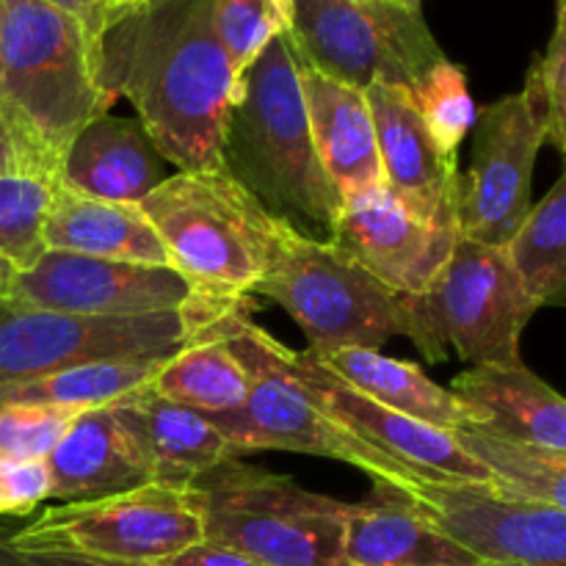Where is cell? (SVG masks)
Returning <instances> with one entry per match:
<instances>
[{
  "instance_id": "cell-3",
  "label": "cell",
  "mask_w": 566,
  "mask_h": 566,
  "mask_svg": "<svg viewBox=\"0 0 566 566\" xmlns=\"http://www.w3.org/2000/svg\"><path fill=\"white\" fill-rule=\"evenodd\" d=\"M221 164L271 216L315 241H335L340 193L315 153L287 33L271 39L238 81Z\"/></svg>"
},
{
  "instance_id": "cell-38",
  "label": "cell",
  "mask_w": 566,
  "mask_h": 566,
  "mask_svg": "<svg viewBox=\"0 0 566 566\" xmlns=\"http://www.w3.org/2000/svg\"><path fill=\"white\" fill-rule=\"evenodd\" d=\"M160 566H269L258 558L247 556V553L230 551V547L213 545V542H199V545L188 547V551L177 553L175 558L164 562Z\"/></svg>"
},
{
  "instance_id": "cell-21",
  "label": "cell",
  "mask_w": 566,
  "mask_h": 566,
  "mask_svg": "<svg viewBox=\"0 0 566 566\" xmlns=\"http://www.w3.org/2000/svg\"><path fill=\"white\" fill-rule=\"evenodd\" d=\"M111 407L147 457L155 484L186 490L208 470L235 462L208 415L158 396L149 385Z\"/></svg>"
},
{
  "instance_id": "cell-26",
  "label": "cell",
  "mask_w": 566,
  "mask_h": 566,
  "mask_svg": "<svg viewBox=\"0 0 566 566\" xmlns=\"http://www.w3.org/2000/svg\"><path fill=\"white\" fill-rule=\"evenodd\" d=\"M169 357L99 359V363L70 365V368L53 370L39 379L0 387V407L25 403V407L75 409V412L111 407V403L144 390Z\"/></svg>"
},
{
  "instance_id": "cell-39",
  "label": "cell",
  "mask_w": 566,
  "mask_h": 566,
  "mask_svg": "<svg viewBox=\"0 0 566 566\" xmlns=\"http://www.w3.org/2000/svg\"><path fill=\"white\" fill-rule=\"evenodd\" d=\"M3 175H28V177H39V180L53 182L42 169H39L36 160H33L31 155L17 144V138L11 136L3 116H0V177Z\"/></svg>"
},
{
  "instance_id": "cell-37",
  "label": "cell",
  "mask_w": 566,
  "mask_h": 566,
  "mask_svg": "<svg viewBox=\"0 0 566 566\" xmlns=\"http://www.w3.org/2000/svg\"><path fill=\"white\" fill-rule=\"evenodd\" d=\"M0 566H142V564H119L99 562V558L70 556V553H44V551H20L6 542L0 528Z\"/></svg>"
},
{
  "instance_id": "cell-45",
  "label": "cell",
  "mask_w": 566,
  "mask_h": 566,
  "mask_svg": "<svg viewBox=\"0 0 566 566\" xmlns=\"http://www.w3.org/2000/svg\"><path fill=\"white\" fill-rule=\"evenodd\" d=\"M556 9H564V0H556Z\"/></svg>"
},
{
  "instance_id": "cell-14",
  "label": "cell",
  "mask_w": 566,
  "mask_h": 566,
  "mask_svg": "<svg viewBox=\"0 0 566 566\" xmlns=\"http://www.w3.org/2000/svg\"><path fill=\"white\" fill-rule=\"evenodd\" d=\"M193 296V287L175 269L48 249L31 269L14 271L3 302L53 313L125 318L177 313Z\"/></svg>"
},
{
  "instance_id": "cell-27",
  "label": "cell",
  "mask_w": 566,
  "mask_h": 566,
  "mask_svg": "<svg viewBox=\"0 0 566 566\" xmlns=\"http://www.w3.org/2000/svg\"><path fill=\"white\" fill-rule=\"evenodd\" d=\"M149 387L158 396L205 415L232 412L243 407L249 392L241 363L219 337L199 326L188 332V340L166 359Z\"/></svg>"
},
{
  "instance_id": "cell-40",
  "label": "cell",
  "mask_w": 566,
  "mask_h": 566,
  "mask_svg": "<svg viewBox=\"0 0 566 566\" xmlns=\"http://www.w3.org/2000/svg\"><path fill=\"white\" fill-rule=\"evenodd\" d=\"M11 276H14V269H11L9 263H3V260H0V302H3L6 293H9Z\"/></svg>"
},
{
  "instance_id": "cell-10",
  "label": "cell",
  "mask_w": 566,
  "mask_h": 566,
  "mask_svg": "<svg viewBox=\"0 0 566 566\" xmlns=\"http://www.w3.org/2000/svg\"><path fill=\"white\" fill-rule=\"evenodd\" d=\"M3 534L20 551L142 566H160L205 539L202 520L186 490L166 484L48 506L36 520Z\"/></svg>"
},
{
  "instance_id": "cell-6",
  "label": "cell",
  "mask_w": 566,
  "mask_h": 566,
  "mask_svg": "<svg viewBox=\"0 0 566 566\" xmlns=\"http://www.w3.org/2000/svg\"><path fill=\"white\" fill-rule=\"evenodd\" d=\"M205 542L269 566H346L348 503L298 486L291 475L224 462L186 486Z\"/></svg>"
},
{
  "instance_id": "cell-5",
  "label": "cell",
  "mask_w": 566,
  "mask_h": 566,
  "mask_svg": "<svg viewBox=\"0 0 566 566\" xmlns=\"http://www.w3.org/2000/svg\"><path fill=\"white\" fill-rule=\"evenodd\" d=\"M171 269L197 296H252L269 271L280 221L227 171H177L138 202Z\"/></svg>"
},
{
  "instance_id": "cell-25",
  "label": "cell",
  "mask_w": 566,
  "mask_h": 566,
  "mask_svg": "<svg viewBox=\"0 0 566 566\" xmlns=\"http://www.w3.org/2000/svg\"><path fill=\"white\" fill-rule=\"evenodd\" d=\"M310 357L321 368L346 381L348 387L392 412L423 420V423L446 431L481 423L473 407L459 401L446 387L434 385L415 363L385 357L381 352H370V348H343V352L310 354Z\"/></svg>"
},
{
  "instance_id": "cell-17",
  "label": "cell",
  "mask_w": 566,
  "mask_h": 566,
  "mask_svg": "<svg viewBox=\"0 0 566 566\" xmlns=\"http://www.w3.org/2000/svg\"><path fill=\"white\" fill-rule=\"evenodd\" d=\"M365 97L387 191L426 224L459 232V155L440 153L409 88L374 83L365 88Z\"/></svg>"
},
{
  "instance_id": "cell-1",
  "label": "cell",
  "mask_w": 566,
  "mask_h": 566,
  "mask_svg": "<svg viewBox=\"0 0 566 566\" xmlns=\"http://www.w3.org/2000/svg\"><path fill=\"white\" fill-rule=\"evenodd\" d=\"M94 77L119 97L166 164L224 171L221 147L238 77L216 36L213 0H136L116 9L94 44Z\"/></svg>"
},
{
  "instance_id": "cell-42",
  "label": "cell",
  "mask_w": 566,
  "mask_h": 566,
  "mask_svg": "<svg viewBox=\"0 0 566 566\" xmlns=\"http://www.w3.org/2000/svg\"><path fill=\"white\" fill-rule=\"evenodd\" d=\"M111 3H114L116 9H122V6H130V3H136V0H111Z\"/></svg>"
},
{
  "instance_id": "cell-9",
  "label": "cell",
  "mask_w": 566,
  "mask_h": 566,
  "mask_svg": "<svg viewBox=\"0 0 566 566\" xmlns=\"http://www.w3.org/2000/svg\"><path fill=\"white\" fill-rule=\"evenodd\" d=\"M287 39L302 64L359 92L415 88L448 59L420 9L385 0H291Z\"/></svg>"
},
{
  "instance_id": "cell-28",
  "label": "cell",
  "mask_w": 566,
  "mask_h": 566,
  "mask_svg": "<svg viewBox=\"0 0 566 566\" xmlns=\"http://www.w3.org/2000/svg\"><path fill=\"white\" fill-rule=\"evenodd\" d=\"M453 437L475 462L490 470L497 492L514 501L566 509V453L514 440L481 423L459 426Z\"/></svg>"
},
{
  "instance_id": "cell-18",
  "label": "cell",
  "mask_w": 566,
  "mask_h": 566,
  "mask_svg": "<svg viewBox=\"0 0 566 566\" xmlns=\"http://www.w3.org/2000/svg\"><path fill=\"white\" fill-rule=\"evenodd\" d=\"M166 160L138 119L103 114L61 155L55 186L103 202L138 205L166 180Z\"/></svg>"
},
{
  "instance_id": "cell-44",
  "label": "cell",
  "mask_w": 566,
  "mask_h": 566,
  "mask_svg": "<svg viewBox=\"0 0 566 566\" xmlns=\"http://www.w3.org/2000/svg\"><path fill=\"white\" fill-rule=\"evenodd\" d=\"M470 566H509V564H484L481 562V564H470Z\"/></svg>"
},
{
  "instance_id": "cell-29",
  "label": "cell",
  "mask_w": 566,
  "mask_h": 566,
  "mask_svg": "<svg viewBox=\"0 0 566 566\" xmlns=\"http://www.w3.org/2000/svg\"><path fill=\"white\" fill-rule=\"evenodd\" d=\"M520 285L536 307L564 304L566 298V177H558L542 202L503 247Z\"/></svg>"
},
{
  "instance_id": "cell-23",
  "label": "cell",
  "mask_w": 566,
  "mask_h": 566,
  "mask_svg": "<svg viewBox=\"0 0 566 566\" xmlns=\"http://www.w3.org/2000/svg\"><path fill=\"white\" fill-rule=\"evenodd\" d=\"M451 392L475 409L481 426L566 453L564 398L523 363L473 365L453 379Z\"/></svg>"
},
{
  "instance_id": "cell-15",
  "label": "cell",
  "mask_w": 566,
  "mask_h": 566,
  "mask_svg": "<svg viewBox=\"0 0 566 566\" xmlns=\"http://www.w3.org/2000/svg\"><path fill=\"white\" fill-rule=\"evenodd\" d=\"M459 232L437 230L409 213L385 182L340 197L335 243L398 296H420L451 258Z\"/></svg>"
},
{
  "instance_id": "cell-31",
  "label": "cell",
  "mask_w": 566,
  "mask_h": 566,
  "mask_svg": "<svg viewBox=\"0 0 566 566\" xmlns=\"http://www.w3.org/2000/svg\"><path fill=\"white\" fill-rule=\"evenodd\" d=\"M423 127L442 155H459L464 136L473 130L475 105L470 97L468 77L462 66L453 61H442L434 70L426 72L415 88H409Z\"/></svg>"
},
{
  "instance_id": "cell-13",
  "label": "cell",
  "mask_w": 566,
  "mask_h": 566,
  "mask_svg": "<svg viewBox=\"0 0 566 566\" xmlns=\"http://www.w3.org/2000/svg\"><path fill=\"white\" fill-rule=\"evenodd\" d=\"M473 155L459 177V235L503 249L531 210L539 130L523 94H506L484 105L473 122Z\"/></svg>"
},
{
  "instance_id": "cell-7",
  "label": "cell",
  "mask_w": 566,
  "mask_h": 566,
  "mask_svg": "<svg viewBox=\"0 0 566 566\" xmlns=\"http://www.w3.org/2000/svg\"><path fill=\"white\" fill-rule=\"evenodd\" d=\"M252 293L276 302L302 326L310 354L379 352L392 337H407L403 296L387 291L335 241H315L285 221Z\"/></svg>"
},
{
  "instance_id": "cell-34",
  "label": "cell",
  "mask_w": 566,
  "mask_h": 566,
  "mask_svg": "<svg viewBox=\"0 0 566 566\" xmlns=\"http://www.w3.org/2000/svg\"><path fill=\"white\" fill-rule=\"evenodd\" d=\"M81 412L61 407H0V457L44 459Z\"/></svg>"
},
{
  "instance_id": "cell-43",
  "label": "cell",
  "mask_w": 566,
  "mask_h": 566,
  "mask_svg": "<svg viewBox=\"0 0 566 566\" xmlns=\"http://www.w3.org/2000/svg\"><path fill=\"white\" fill-rule=\"evenodd\" d=\"M276 3H280L282 11H285V14H287V9H291V0H276Z\"/></svg>"
},
{
  "instance_id": "cell-16",
  "label": "cell",
  "mask_w": 566,
  "mask_h": 566,
  "mask_svg": "<svg viewBox=\"0 0 566 566\" xmlns=\"http://www.w3.org/2000/svg\"><path fill=\"white\" fill-rule=\"evenodd\" d=\"M298 379L310 387L321 407L352 434L368 442L387 459L398 462L426 481H451V484H486L492 486L490 470L475 462L457 442L453 431L437 429L423 420L407 418L401 412L370 401L368 396L348 387L326 368H321L307 352L296 354ZM495 490V486H492Z\"/></svg>"
},
{
  "instance_id": "cell-41",
  "label": "cell",
  "mask_w": 566,
  "mask_h": 566,
  "mask_svg": "<svg viewBox=\"0 0 566 566\" xmlns=\"http://www.w3.org/2000/svg\"><path fill=\"white\" fill-rule=\"evenodd\" d=\"M385 3L401 6V9H420V3H423V0H385Z\"/></svg>"
},
{
  "instance_id": "cell-19",
  "label": "cell",
  "mask_w": 566,
  "mask_h": 566,
  "mask_svg": "<svg viewBox=\"0 0 566 566\" xmlns=\"http://www.w3.org/2000/svg\"><path fill=\"white\" fill-rule=\"evenodd\" d=\"M50 501H94L155 484L153 468L114 407H99L72 418L53 451L44 457Z\"/></svg>"
},
{
  "instance_id": "cell-2",
  "label": "cell",
  "mask_w": 566,
  "mask_h": 566,
  "mask_svg": "<svg viewBox=\"0 0 566 566\" xmlns=\"http://www.w3.org/2000/svg\"><path fill=\"white\" fill-rule=\"evenodd\" d=\"M252 313V296L235 302L193 296L186 307L188 332L199 326L219 337L247 374L249 392L243 407L208 415L224 434L232 457L243 459L254 451L310 453L352 464L401 492L426 481L343 429L298 379L296 352L254 324Z\"/></svg>"
},
{
  "instance_id": "cell-24",
  "label": "cell",
  "mask_w": 566,
  "mask_h": 566,
  "mask_svg": "<svg viewBox=\"0 0 566 566\" xmlns=\"http://www.w3.org/2000/svg\"><path fill=\"white\" fill-rule=\"evenodd\" d=\"M44 247L53 252L171 269L158 232L138 205L103 202L61 186H53L50 193Z\"/></svg>"
},
{
  "instance_id": "cell-32",
  "label": "cell",
  "mask_w": 566,
  "mask_h": 566,
  "mask_svg": "<svg viewBox=\"0 0 566 566\" xmlns=\"http://www.w3.org/2000/svg\"><path fill=\"white\" fill-rule=\"evenodd\" d=\"M525 108L539 130L542 142L564 153L566 138V20L564 9H556V28L551 42L531 64L523 86Z\"/></svg>"
},
{
  "instance_id": "cell-35",
  "label": "cell",
  "mask_w": 566,
  "mask_h": 566,
  "mask_svg": "<svg viewBox=\"0 0 566 566\" xmlns=\"http://www.w3.org/2000/svg\"><path fill=\"white\" fill-rule=\"evenodd\" d=\"M50 501L44 459L0 457V517H25Z\"/></svg>"
},
{
  "instance_id": "cell-30",
  "label": "cell",
  "mask_w": 566,
  "mask_h": 566,
  "mask_svg": "<svg viewBox=\"0 0 566 566\" xmlns=\"http://www.w3.org/2000/svg\"><path fill=\"white\" fill-rule=\"evenodd\" d=\"M55 182L28 175L0 177V260L25 271L48 252L44 219Z\"/></svg>"
},
{
  "instance_id": "cell-20",
  "label": "cell",
  "mask_w": 566,
  "mask_h": 566,
  "mask_svg": "<svg viewBox=\"0 0 566 566\" xmlns=\"http://www.w3.org/2000/svg\"><path fill=\"white\" fill-rule=\"evenodd\" d=\"M346 566H470L481 564L448 539L401 490L374 481L365 503H348L343 531Z\"/></svg>"
},
{
  "instance_id": "cell-22",
  "label": "cell",
  "mask_w": 566,
  "mask_h": 566,
  "mask_svg": "<svg viewBox=\"0 0 566 566\" xmlns=\"http://www.w3.org/2000/svg\"><path fill=\"white\" fill-rule=\"evenodd\" d=\"M298 81H302L315 153L337 193L343 197L357 188L379 186V147H376V127L365 92L332 81L302 61H298Z\"/></svg>"
},
{
  "instance_id": "cell-33",
  "label": "cell",
  "mask_w": 566,
  "mask_h": 566,
  "mask_svg": "<svg viewBox=\"0 0 566 566\" xmlns=\"http://www.w3.org/2000/svg\"><path fill=\"white\" fill-rule=\"evenodd\" d=\"M213 25L241 81L271 39L287 33V14L276 0H213Z\"/></svg>"
},
{
  "instance_id": "cell-46",
  "label": "cell",
  "mask_w": 566,
  "mask_h": 566,
  "mask_svg": "<svg viewBox=\"0 0 566 566\" xmlns=\"http://www.w3.org/2000/svg\"><path fill=\"white\" fill-rule=\"evenodd\" d=\"M0 17H3V0H0Z\"/></svg>"
},
{
  "instance_id": "cell-8",
  "label": "cell",
  "mask_w": 566,
  "mask_h": 566,
  "mask_svg": "<svg viewBox=\"0 0 566 566\" xmlns=\"http://www.w3.org/2000/svg\"><path fill=\"white\" fill-rule=\"evenodd\" d=\"M407 302V337L429 363L448 348L473 365H512L536 307L520 285L506 252L459 235L451 258L420 296Z\"/></svg>"
},
{
  "instance_id": "cell-4",
  "label": "cell",
  "mask_w": 566,
  "mask_h": 566,
  "mask_svg": "<svg viewBox=\"0 0 566 566\" xmlns=\"http://www.w3.org/2000/svg\"><path fill=\"white\" fill-rule=\"evenodd\" d=\"M108 108L83 28L39 0H3L0 116L50 180L81 127Z\"/></svg>"
},
{
  "instance_id": "cell-36",
  "label": "cell",
  "mask_w": 566,
  "mask_h": 566,
  "mask_svg": "<svg viewBox=\"0 0 566 566\" xmlns=\"http://www.w3.org/2000/svg\"><path fill=\"white\" fill-rule=\"evenodd\" d=\"M39 3L72 17V20L83 28L88 42H92V50L94 44H97L99 33H103L105 25L111 22V17L116 14V6L111 3V0H39Z\"/></svg>"
},
{
  "instance_id": "cell-11",
  "label": "cell",
  "mask_w": 566,
  "mask_h": 566,
  "mask_svg": "<svg viewBox=\"0 0 566 566\" xmlns=\"http://www.w3.org/2000/svg\"><path fill=\"white\" fill-rule=\"evenodd\" d=\"M186 340V310L97 318L0 302V387L99 359L169 357Z\"/></svg>"
},
{
  "instance_id": "cell-12",
  "label": "cell",
  "mask_w": 566,
  "mask_h": 566,
  "mask_svg": "<svg viewBox=\"0 0 566 566\" xmlns=\"http://www.w3.org/2000/svg\"><path fill=\"white\" fill-rule=\"evenodd\" d=\"M403 495L484 564L566 566V512L514 501L486 484L418 481Z\"/></svg>"
}]
</instances>
